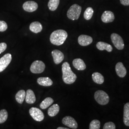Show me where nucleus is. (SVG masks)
Returning a JSON list of instances; mask_svg holds the SVG:
<instances>
[{
	"label": "nucleus",
	"instance_id": "f257e3e1",
	"mask_svg": "<svg viewBox=\"0 0 129 129\" xmlns=\"http://www.w3.org/2000/svg\"><path fill=\"white\" fill-rule=\"evenodd\" d=\"M62 78L64 83L67 84H71L75 82L77 77L73 72L68 62H64L62 66Z\"/></svg>",
	"mask_w": 129,
	"mask_h": 129
},
{
	"label": "nucleus",
	"instance_id": "f03ea898",
	"mask_svg": "<svg viewBox=\"0 0 129 129\" xmlns=\"http://www.w3.org/2000/svg\"><path fill=\"white\" fill-rule=\"evenodd\" d=\"M68 37V33L64 30H57L51 34L50 40L51 43L55 46L63 44Z\"/></svg>",
	"mask_w": 129,
	"mask_h": 129
},
{
	"label": "nucleus",
	"instance_id": "7ed1b4c3",
	"mask_svg": "<svg viewBox=\"0 0 129 129\" xmlns=\"http://www.w3.org/2000/svg\"><path fill=\"white\" fill-rule=\"evenodd\" d=\"M81 7L78 5H72L67 12L68 17L72 20H78L81 14Z\"/></svg>",
	"mask_w": 129,
	"mask_h": 129
},
{
	"label": "nucleus",
	"instance_id": "20e7f679",
	"mask_svg": "<svg viewBox=\"0 0 129 129\" xmlns=\"http://www.w3.org/2000/svg\"><path fill=\"white\" fill-rule=\"evenodd\" d=\"M94 98L96 101L101 105H106L110 101V98L108 94L101 90H98L95 93Z\"/></svg>",
	"mask_w": 129,
	"mask_h": 129
},
{
	"label": "nucleus",
	"instance_id": "39448f33",
	"mask_svg": "<svg viewBox=\"0 0 129 129\" xmlns=\"http://www.w3.org/2000/svg\"><path fill=\"white\" fill-rule=\"evenodd\" d=\"M46 66L42 61L36 60L33 62L30 67V71L34 74H39L44 72Z\"/></svg>",
	"mask_w": 129,
	"mask_h": 129
},
{
	"label": "nucleus",
	"instance_id": "423d86ee",
	"mask_svg": "<svg viewBox=\"0 0 129 129\" xmlns=\"http://www.w3.org/2000/svg\"><path fill=\"white\" fill-rule=\"evenodd\" d=\"M111 40L114 46L118 50H122L124 47V44L122 38L120 35L113 33L111 35Z\"/></svg>",
	"mask_w": 129,
	"mask_h": 129
},
{
	"label": "nucleus",
	"instance_id": "0eeeda50",
	"mask_svg": "<svg viewBox=\"0 0 129 129\" xmlns=\"http://www.w3.org/2000/svg\"><path fill=\"white\" fill-rule=\"evenodd\" d=\"M29 113L33 118L37 121H41L44 119V114L40 109L32 107L29 110Z\"/></svg>",
	"mask_w": 129,
	"mask_h": 129
},
{
	"label": "nucleus",
	"instance_id": "6e6552de",
	"mask_svg": "<svg viewBox=\"0 0 129 129\" xmlns=\"http://www.w3.org/2000/svg\"><path fill=\"white\" fill-rule=\"evenodd\" d=\"M12 59L10 54H6L0 58V72H2L8 66Z\"/></svg>",
	"mask_w": 129,
	"mask_h": 129
},
{
	"label": "nucleus",
	"instance_id": "1a4fd4ad",
	"mask_svg": "<svg viewBox=\"0 0 129 129\" xmlns=\"http://www.w3.org/2000/svg\"><path fill=\"white\" fill-rule=\"evenodd\" d=\"M62 123L71 129H77L78 127V125L76 120L73 117L69 116L64 117L62 120Z\"/></svg>",
	"mask_w": 129,
	"mask_h": 129
},
{
	"label": "nucleus",
	"instance_id": "9d476101",
	"mask_svg": "<svg viewBox=\"0 0 129 129\" xmlns=\"http://www.w3.org/2000/svg\"><path fill=\"white\" fill-rule=\"evenodd\" d=\"M23 10L26 12H33L37 9L38 5L35 2L27 1L23 4Z\"/></svg>",
	"mask_w": 129,
	"mask_h": 129
},
{
	"label": "nucleus",
	"instance_id": "9b49d317",
	"mask_svg": "<svg viewBox=\"0 0 129 129\" xmlns=\"http://www.w3.org/2000/svg\"><path fill=\"white\" fill-rule=\"evenodd\" d=\"M93 42V39L91 37L87 35H82L78 38V44L81 46H87L91 44Z\"/></svg>",
	"mask_w": 129,
	"mask_h": 129
},
{
	"label": "nucleus",
	"instance_id": "f8f14e48",
	"mask_svg": "<svg viewBox=\"0 0 129 129\" xmlns=\"http://www.w3.org/2000/svg\"><path fill=\"white\" fill-rule=\"evenodd\" d=\"M52 55L55 64H60L64 59V55L63 53L58 50H54L52 51Z\"/></svg>",
	"mask_w": 129,
	"mask_h": 129
},
{
	"label": "nucleus",
	"instance_id": "ddd939ff",
	"mask_svg": "<svg viewBox=\"0 0 129 129\" xmlns=\"http://www.w3.org/2000/svg\"><path fill=\"white\" fill-rule=\"evenodd\" d=\"M115 19L114 14L110 11H106L102 15V21L104 23L112 22Z\"/></svg>",
	"mask_w": 129,
	"mask_h": 129
},
{
	"label": "nucleus",
	"instance_id": "4468645a",
	"mask_svg": "<svg viewBox=\"0 0 129 129\" xmlns=\"http://www.w3.org/2000/svg\"><path fill=\"white\" fill-rule=\"evenodd\" d=\"M115 70L117 75L120 78H124L127 73L126 69L121 62L117 63L115 66Z\"/></svg>",
	"mask_w": 129,
	"mask_h": 129
},
{
	"label": "nucleus",
	"instance_id": "2eb2a0df",
	"mask_svg": "<svg viewBox=\"0 0 129 129\" xmlns=\"http://www.w3.org/2000/svg\"><path fill=\"white\" fill-rule=\"evenodd\" d=\"M72 63L74 68L78 70H84L86 69V65L85 62L80 58L75 59Z\"/></svg>",
	"mask_w": 129,
	"mask_h": 129
},
{
	"label": "nucleus",
	"instance_id": "dca6fc26",
	"mask_svg": "<svg viewBox=\"0 0 129 129\" xmlns=\"http://www.w3.org/2000/svg\"><path fill=\"white\" fill-rule=\"evenodd\" d=\"M97 48L101 51L105 50L108 52H111L113 50L112 46L111 45L103 42H99L96 45Z\"/></svg>",
	"mask_w": 129,
	"mask_h": 129
},
{
	"label": "nucleus",
	"instance_id": "f3484780",
	"mask_svg": "<svg viewBox=\"0 0 129 129\" xmlns=\"http://www.w3.org/2000/svg\"><path fill=\"white\" fill-rule=\"evenodd\" d=\"M25 101L28 104H31L36 101V98L34 92L31 89H28L26 92Z\"/></svg>",
	"mask_w": 129,
	"mask_h": 129
},
{
	"label": "nucleus",
	"instance_id": "a211bd4d",
	"mask_svg": "<svg viewBox=\"0 0 129 129\" xmlns=\"http://www.w3.org/2000/svg\"><path fill=\"white\" fill-rule=\"evenodd\" d=\"M37 82L39 85L45 87L50 86L53 84L52 80L48 77L39 78L37 79Z\"/></svg>",
	"mask_w": 129,
	"mask_h": 129
},
{
	"label": "nucleus",
	"instance_id": "6ab92c4d",
	"mask_svg": "<svg viewBox=\"0 0 129 129\" xmlns=\"http://www.w3.org/2000/svg\"><path fill=\"white\" fill-rule=\"evenodd\" d=\"M29 28L32 32L37 34L41 32L43 27L40 23L38 22H34L31 23Z\"/></svg>",
	"mask_w": 129,
	"mask_h": 129
},
{
	"label": "nucleus",
	"instance_id": "aec40b11",
	"mask_svg": "<svg viewBox=\"0 0 129 129\" xmlns=\"http://www.w3.org/2000/svg\"><path fill=\"white\" fill-rule=\"evenodd\" d=\"M123 122L127 126H129V102L126 103L124 106Z\"/></svg>",
	"mask_w": 129,
	"mask_h": 129
},
{
	"label": "nucleus",
	"instance_id": "412c9836",
	"mask_svg": "<svg viewBox=\"0 0 129 129\" xmlns=\"http://www.w3.org/2000/svg\"><path fill=\"white\" fill-rule=\"evenodd\" d=\"M93 81L98 84H102L104 81V78L102 74L99 72H94L92 75Z\"/></svg>",
	"mask_w": 129,
	"mask_h": 129
},
{
	"label": "nucleus",
	"instance_id": "4be33fe9",
	"mask_svg": "<svg viewBox=\"0 0 129 129\" xmlns=\"http://www.w3.org/2000/svg\"><path fill=\"white\" fill-rule=\"evenodd\" d=\"M60 110L59 106L58 104H55L53 105L48 110V114L50 117H54L56 115Z\"/></svg>",
	"mask_w": 129,
	"mask_h": 129
},
{
	"label": "nucleus",
	"instance_id": "5701e85b",
	"mask_svg": "<svg viewBox=\"0 0 129 129\" xmlns=\"http://www.w3.org/2000/svg\"><path fill=\"white\" fill-rule=\"evenodd\" d=\"M26 96V92L24 90H20L17 92L15 95V99L17 102L20 104H22Z\"/></svg>",
	"mask_w": 129,
	"mask_h": 129
},
{
	"label": "nucleus",
	"instance_id": "b1692460",
	"mask_svg": "<svg viewBox=\"0 0 129 129\" xmlns=\"http://www.w3.org/2000/svg\"><path fill=\"white\" fill-rule=\"evenodd\" d=\"M53 102L54 100L53 99L50 97L46 98L41 103L40 105V108L42 109H46L50 106Z\"/></svg>",
	"mask_w": 129,
	"mask_h": 129
},
{
	"label": "nucleus",
	"instance_id": "393cba45",
	"mask_svg": "<svg viewBox=\"0 0 129 129\" xmlns=\"http://www.w3.org/2000/svg\"><path fill=\"white\" fill-rule=\"evenodd\" d=\"M60 0H49L48 3V7L52 11H55L59 5Z\"/></svg>",
	"mask_w": 129,
	"mask_h": 129
},
{
	"label": "nucleus",
	"instance_id": "a878e982",
	"mask_svg": "<svg viewBox=\"0 0 129 129\" xmlns=\"http://www.w3.org/2000/svg\"><path fill=\"white\" fill-rule=\"evenodd\" d=\"M94 13L93 9L91 7H88L85 10L84 14V17L87 20H89L92 18Z\"/></svg>",
	"mask_w": 129,
	"mask_h": 129
},
{
	"label": "nucleus",
	"instance_id": "bb28decb",
	"mask_svg": "<svg viewBox=\"0 0 129 129\" xmlns=\"http://www.w3.org/2000/svg\"><path fill=\"white\" fill-rule=\"evenodd\" d=\"M8 112L5 109L0 111V124L3 123L8 118Z\"/></svg>",
	"mask_w": 129,
	"mask_h": 129
},
{
	"label": "nucleus",
	"instance_id": "cd10ccee",
	"mask_svg": "<svg viewBox=\"0 0 129 129\" xmlns=\"http://www.w3.org/2000/svg\"><path fill=\"white\" fill-rule=\"evenodd\" d=\"M101 127V122L98 120H94L91 121L89 129H100Z\"/></svg>",
	"mask_w": 129,
	"mask_h": 129
},
{
	"label": "nucleus",
	"instance_id": "c85d7f7f",
	"mask_svg": "<svg viewBox=\"0 0 129 129\" xmlns=\"http://www.w3.org/2000/svg\"><path fill=\"white\" fill-rule=\"evenodd\" d=\"M103 129H115L116 126L115 124L112 122H108L104 125Z\"/></svg>",
	"mask_w": 129,
	"mask_h": 129
},
{
	"label": "nucleus",
	"instance_id": "c756f323",
	"mask_svg": "<svg viewBox=\"0 0 129 129\" xmlns=\"http://www.w3.org/2000/svg\"><path fill=\"white\" fill-rule=\"evenodd\" d=\"M8 28L7 23L3 21H0V32H5Z\"/></svg>",
	"mask_w": 129,
	"mask_h": 129
},
{
	"label": "nucleus",
	"instance_id": "7c9ffc66",
	"mask_svg": "<svg viewBox=\"0 0 129 129\" xmlns=\"http://www.w3.org/2000/svg\"><path fill=\"white\" fill-rule=\"evenodd\" d=\"M7 48V45L5 43H0V54L6 50Z\"/></svg>",
	"mask_w": 129,
	"mask_h": 129
},
{
	"label": "nucleus",
	"instance_id": "2f4dec72",
	"mask_svg": "<svg viewBox=\"0 0 129 129\" xmlns=\"http://www.w3.org/2000/svg\"><path fill=\"white\" fill-rule=\"evenodd\" d=\"M120 2L121 5L124 6L129 5V0H120Z\"/></svg>",
	"mask_w": 129,
	"mask_h": 129
},
{
	"label": "nucleus",
	"instance_id": "473e14b6",
	"mask_svg": "<svg viewBox=\"0 0 129 129\" xmlns=\"http://www.w3.org/2000/svg\"><path fill=\"white\" fill-rule=\"evenodd\" d=\"M57 129H68V128H63V127H58Z\"/></svg>",
	"mask_w": 129,
	"mask_h": 129
}]
</instances>
